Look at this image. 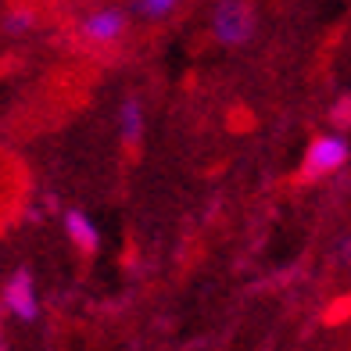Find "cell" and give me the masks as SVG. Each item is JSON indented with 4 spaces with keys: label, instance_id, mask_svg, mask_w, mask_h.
I'll return each instance as SVG.
<instances>
[{
    "label": "cell",
    "instance_id": "obj_1",
    "mask_svg": "<svg viewBox=\"0 0 351 351\" xmlns=\"http://www.w3.org/2000/svg\"><path fill=\"white\" fill-rule=\"evenodd\" d=\"M351 162V143H348V133L341 130H326L308 140L305 154H301V165L294 172V183H323V180H333L341 176Z\"/></svg>",
    "mask_w": 351,
    "mask_h": 351
},
{
    "label": "cell",
    "instance_id": "obj_2",
    "mask_svg": "<svg viewBox=\"0 0 351 351\" xmlns=\"http://www.w3.org/2000/svg\"><path fill=\"white\" fill-rule=\"evenodd\" d=\"M208 36L226 51H241L258 36V11L251 0H215L208 11Z\"/></svg>",
    "mask_w": 351,
    "mask_h": 351
},
{
    "label": "cell",
    "instance_id": "obj_3",
    "mask_svg": "<svg viewBox=\"0 0 351 351\" xmlns=\"http://www.w3.org/2000/svg\"><path fill=\"white\" fill-rule=\"evenodd\" d=\"M130 22H133L130 8H119V4L93 8V11H86L83 19L75 22V40L83 47H93V51H104V47H115V43L125 40Z\"/></svg>",
    "mask_w": 351,
    "mask_h": 351
},
{
    "label": "cell",
    "instance_id": "obj_4",
    "mask_svg": "<svg viewBox=\"0 0 351 351\" xmlns=\"http://www.w3.org/2000/svg\"><path fill=\"white\" fill-rule=\"evenodd\" d=\"M0 308L14 323H36L40 319V287L29 265L11 269L0 283Z\"/></svg>",
    "mask_w": 351,
    "mask_h": 351
},
{
    "label": "cell",
    "instance_id": "obj_5",
    "mask_svg": "<svg viewBox=\"0 0 351 351\" xmlns=\"http://www.w3.org/2000/svg\"><path fill=\"white\" fill-rule=\"evenodd\" d=\"M115 133H119V143L122 151L136 154L143 147V136H147V108H143V97L136 93H125L115 108Z\"/></svg>",
    "mask_w": 351,
    "mask_h": 351
},
{
    "label": "cell",
    "instance_id": "obj_6",
    "mask_svg": "<svg viewBox=\"0 0 351 351\" xmlns=\"http://www.w3.org/2000/svg\"><path fill=\"white\" fill-rule=\"evenodd\" d=\"M61 230H65L69 244L83 254V258H93V254L101 251V226L93 222V215L86 208H79V204H65V212H61Z\"/></svg>",
    "mask_w": 351,
    "mask_h": 351
},
{
    "label": "cell",
    "instance_id": "obj_7",
    "mask_svg": "<svg viewBox=\"0 0 351 351\" xmlns=\"http://www.w3.org/2000/svg\"><path fill=\"white\" fill-rule=\"evenodd\" d=\"M36 11L29 8V4H11L8 11H4V36H11V40H22V36H29L36 29Z\"/></svg>",
    "mask_w": 351,
    "mask_h": 351
},
{
    "label": "cell",
    "instance_id": "obj_8",
    "mask_svg": "<svg viewBox=\"0 0 351 351\" xmlns=\"http://www.w3.org/2000/svg\"><path fill=\"white\" fill-rule=\"evenodd\" d=\"M180 4L183 0H130V11L136 22H165Z\"/></svg>",
    "mask_w": 351,
    "mask_h": 351
},
{
    "label": "cell",
    "instance_id": "obj_9",
    "mask_svg": "<svg viewBox=\"0 0 351 351\" xmlns=\"http://www.w3.org/2000/svg\"><path fill=\"white\" fill-rule=\"evenodd\" d=\"M326 122L330 130H341V133H351V93H337L326 108Z\"/></svg>",
    "mask_w": 351,
    "mask_h": 351
},
{
    "label": "cell",
    "instance_id": "obj_10",
    "mask_svg": "<svg viewBox=\"0 0 351 351\" xmlns=\"http://www.w3.org/2000/svg\"><path fill=\"white\" fill-rule=\"evenodd\" d=\"M330 262L333 265H351V233L337 237V244L330 247Z\"/></svg>",
    "mask_w": 351,
    "mask_h": 351
}]
</instances>
